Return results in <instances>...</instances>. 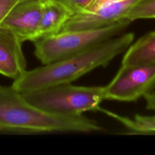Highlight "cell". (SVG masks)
I'll use <instances>...</instances> for the list:
<instances>
[{
    "mask_svg": "<svg viewBox=\"0 0 155 155\" xmlns=\"http://www.w3.org/2000/svg\"><path fill=\"white\" fill-rule=\"evenodd\" d=\"M134 35L121 33L84 52L24 71L14 79L12 87L24 94L71 84L95 68L107 65L125 51L133 43Z\"/></svg>",
    "mask_w": 155,
    "mask_h": 155,
    "instance_id": "cell-1",
    "label": "cell"
},
{
    "mask_svg": "<svg viewBox=\"0 0 155 155\" xmlns=\"http://www.w3.org/2000/svg\"><path fill=\"white\" fill-rule=\"evenodd\" d=\"M0 130L91 133L104 128L82 114H65L43 110L28 102L12 86L0 85Z\"/></svg>",
    "mask_w": 155,
    "mask_h": 155,
    "instance_id": "cell-2",
    "label": "cell"
},
{
    "mask_svg": "<svg viewBox=\"0 0 155 155\" xmlns=\"http://www.w3.org/2000/svg\"><path fill=\"white\" fill-rule=\"evenodd\" d=\"M130 22L124 19L100 28L61 31L40 38L33 42L35 54L43 65L67 58L122 33Z\"/></svg>",
    "mask_w": 155,
    "mask_h": 155,
    "instance_id": "cell-3",
    "label": "cell"
},
{
    "mask_svg": "<svg viewBox=\"0 0 155 155\" xmlns=\"http://www.w3.org/2000/svg\"><path fill=\"white\" fill-rule=\"evenodd\" d=\"M22 95L33 105L48 112L82 114L85 111L100 110L99 105L105 99V88L66 84Z\"/></svg>",
    "mask_w": 155,
    "mask_h": 155,
    "instance_id": "cell-4",
    "label": "cell"
},
{
    "mask_svg": "<svg viewBox=\"0 0 155 155\" xmlns=\"http://www.w3.org/2000/svg\"><path fill=\"white\" fill-rule=\"evenodd\" d=\"M105 88V99L136 101L155 90V62L121 66Z\"/></svg>",
    "mask_w": 155,
    "mask_h": 155,
    "instance_id": "cell-5",
    "label": "cell"
},
{
    "mask_svg": "<svg viewBox=\"0 0 155 155\" xmlns=\"http://www.w3.org/2000/svg\"><path fill=\"white\" fill-rule=\"evenodd\" d=\"M44 0H19L8 13L0 25L15 33L23 42L39 38Z\"/></svg>",
    "mask_w": 155,
    "mask_h": 155,
    "instance_id": "cell-6",
    "label": "cell"
},
{
    "mask_svg": "<svg viewBox=\"0 0 155 155\" xmlns=\"http://www.w3.org/2000/svg\"><path fill=\"white\" fill-rule=\"evenodd\" d=\"M137 0H125L104 4L93 11L73 14L61 31L91 30L112 25L124 19V15Z\"/></svg>",
    "mask_w": 155,
    "mask_h": 155,
    "instance_id": "cell-7",
    "label": "cell"
},
{
    "mask_svg": "<svg viewBox=\"0 0 155 155\" xmlns=\"http://www.w3.org/2000/svg\"><path fill=\"white\" fill-rule=\"evenodd\" d=\"M22 43L12 31L0 25L1 74L14 80L26 70L27 61Z\"/></svg>",
    "mask_w": 155,
    "mask_h": 155,
    "instance_id": "cell-8",
    "label": "cell"
},
{
    "mask_svg": "<svg viewBox=\"0 0 155 155\" xmlns=\"http://www.w3.org/2000/svg\"><path fill=\"white\" fill-rule=\"evenodd\" d=\"M73 15V13L69 8L60 2L53 0H44L39 38L59 33Z\"/></svg>",
    "mask_w": 155,
    "mask_h": 155,
    "instance_id": "cell-9",
    "label": "cell"
},
{
    "mask_svg": "<svg viewBox=\"0 0 155 155\" xmlns=\"http://www.w3.org/2000/svg\"><path fill=\"white\" fill-rule=\"evenodd\" d=\"M155 62V30L132 43L125 50L121 66H133Z\"/></svg>",
    "mask_w": 155,
    "mask_h": 155,
    "instance_id": "cell-10",
    "label": "cell"
},
{
    "mask_svg": "<svg viewBox=\"0 0 155 155\" xmlns=\"http://www.w3.org/2000/svg\"><path fill=\"white\" fill-rule=\"evenodd\" d=\"M105 111L108 115L118 120L125 127L131 130L133 133L137 134H150L155 133V115L154 116H145L141 114H136L133 119L128 118L119 116L111 111Z\"/></svg>",
    "mask_w": 155,
    "mask_h": 155,
    "instance_id": "cell-11",
    "label": "cell"
},
{
    "mask_svg": "<svg viewBox=\"0 0 155 155\" xmlns=\"http://www.w3.org/2000/svg\"><path fill=\"white\" fill-rule=\"evenodd\" d=\"M150 18H155V0H137L124 15L131 22Z\"/></svg>",
    "mask_w": 155,
    "mask_h": 155,
    "instance_id": "cell-12",
    "label": "cell"
},
{
    "mask_svg": "<svg viewBox=\"0 0 155 155\" xmlns=\"http://www.w3.org/2000/svg\"><path fill=\"white\" fill-rule=\"evenodd\" d=\"M69 8L73 14L87 11L93 0H53Z\"/></svg>",
    "mask_w": 155,
    "mask_h": 155,
    "instance_id": "cell-13",
    "label": "cell"
},
{
    "mask_svg": "<svg viewBox=\"0 0 155 155\" xmlns=\"http://www.w3.org/2000/svg\"><path fill=\"white\" fill-rule=\"evenodd\" d=\"M19 1V0H0V24L8 13Z\"/></svg>",
    "mask_w": 155,
    "mask_h": 155,
    "instance_id": "cell-14",
    "label": "cell"
},
{
    "mask_svg": "<svg viewBox=\"0 0 155 155\" xmlns=\"http://www.w3.org/2000/svg\"><path fill=\"white\" fill-rule=\"evenodd\" d=\"M125 0H93L91 4L90 5L88 12L93 11L96 9L98 8L99 7L106 4L108 3H113V2H120Z\"/></svg>",
    "mask_w": 155,
    "mask_h": 155,
    "instance_id": "cell-15",
    "label": "cell"
},
{
    "mask_svg": "<svg viewBox=\"0 0 155 155\" xmlns=\"http://www.w3.org/2000/svg\"><path fill=\"white\" fill-rule=\"evenodd\" d=\"M150 104L152 108L155 110V91H153L150 96Z\"/></svg>",
    "mask_w": 155,
    "mask_h": 155,
    "instance_id": "cell-16",
    "label": "cell"
}]
</instances>
